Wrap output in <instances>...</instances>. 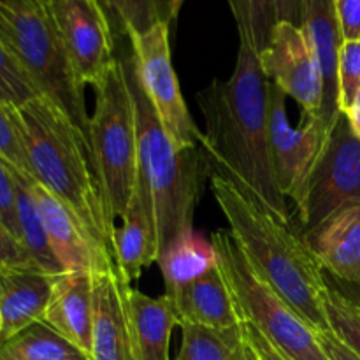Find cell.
Listing matches in <instances>:
<instances>
[{
  "instance_id": "obj_42",
  "label": "cell",
  "mask_w": 360,
  "mask_h": 360,
  "mask_svg": "<svg viewBox=\"0 0 360 360\" xmlns=\"http://www.w3.org/2000/svg\"><path fill=\"white\" fill-rule=\"evenodd\" d=\"M0 330H2V315H0Z\"/></svg>"
},
{
  "instance_id": "obj_11",
  "label": "cell",
  "mask_w": 360,
  "mask_h": 360,
  "mask_svg": "<svg viewBox=\"0 0 360 360\" xmlns=\"http://www.w3.org/2000/svg\"><path fill=\"white\" fill-rule=\"evenodd\" d=\"M259 56L271 83L299 102L302 118H320L323 77L304 28L280 21L271 42Z\"/></svg>"
},
{
  "instance_id": "obj_25",
  "label": "cell",
  "mask_w": 360,
  "mask_h": 360,
  "mask_svg": "<svg viewBox=\"0 0 360 360\" xmlns=\"http://www.w3.org/2000/svg\"><path fill=\"white\" fill-rule=\"evenodd\" d=\"M181 348L174 360H232L243 345L241 323L234 329H211L179 322Z\"/></svg>"
},
{
  "instance_id": "obj_24",
  "label": "cell",
  "mask_w": 360,
  "mask_h": 360,
  "mask_svg": "<svg viewBox=\"0 0 360 360\" xmlns=\"http://www.w3.org/2000/svg\"><path fill=\"white\" fill-rule=\"evenodd\" d=\"M0 360H86L58 333L37 322L0 343Z\"/></svg>"
},
{
  "instance_id": "obj_10",
  "label": "cell",
  "mask_w": 360,
  "mask_h": 360,
  "mask_svg": "<svg viewBox=\"0 0 360 360\" xmlns=\"http://www.w3.org/2000/svg\"><path fill=\"white\" fill-rule=\"evenodd\" d=\"M48 6L77 79L97 88L118 60L105 7L101 0H48Z\"/></svg>"
},
{
  "instance_id": "obj_8",
  "label": "cell",
  "mask_w": 360,
  "mask_h": 360,
  "mask_svg": "<svg viewBox=\"0 0 360 360\" xmlns=\"http://www.w3.org/2000/svg\"><path fill=\"white\" fill-rule=\"evenodd\" d=\"M360 204V139L341 112L297 199L301 236L306 238L333 214Z\"/></svg>"
},
{
  "instance_id": "obj_40",
  "label": "cell",
  "mask_w": 360,
  "mask_h": 360,
  "mask_svg": "<svg viewBox=\"0 0 360 360\" xmlns=\"http://www.w3.org/2000/svg\"><path fill=\"white\" fill-rule=\"evenodd\" d=\"M171 2V9H172V16H174V20L178 18V13L181 11V6L185 4V0H169Z\"/></svg>"
},
{
  "instance_id": "obj_1",
  "label": "cell",
  "mask_w": 360,
  "mask_h": 360,
  "mask_svg": "<svg viewBox=\"0 0 360 360\" xmlns=\"http://www.w3.org/2000/svg\"><path fill=\"white\" fill-rule=\"evenodd\" d=\"M271 81L260 56L239 41L238 62L231 77L213 81L197 94L204 116L202 146L211 162L266 210L290 224L287 199L274 174L269 139Z\"/></svg>"
},
{
  "instance_id": "obj_4",
  "label": "cell",
  "mask_w": 360,
  "mask_h": 360,
  "mask_svg": "<svg viewBox=\"0 0 360 360\" xmlns=\"http://www.w3.org/2000/svg\"><path fill=\"white\" fill-rule=\"evenodd\" d=\"M132 95L139 146L136 188L155 221L157 262L169 246L193 231V217L210 174V155L204 146L178 148L169 137L137 76L132 46L118 55Z\"/></svg>"
},
{
  "instance_id": "obj_38",
  "label": "cell",
  "mask_w": 360,
  "mask_h": 360,
  "mask_svg": "<svg viewBox=\"0 0 360 360\" xmlns=\"http://www.w3.org/2000/svg\"><path fill=\"white\" fill-rule=\"evenodd\" d=\"M327 276H329V274H327ZM330 280H333V283L336 285L350 301H354L360 308V281H357V283H341V281H336L334 278H330Z\"/></svg>"
},
{
  "instance_id": "obj_3",
  "label": "cell",
  "mask_w": 360,
  "mask_h": 360,
  "mask_svg": "<svg viewBox=\"0 0 360 360\" xmlns=\"http://www.w3.org/2000/svg\"><path fill=\"white\" fill-rule=\"evenodd\" d=\"M211 190L246 259L257 273L315 330H329L326 273L308 243L221 171L211 174Z\"/></svg>"
},
{
  "instance_id": "obj_31",
  "label": "cell",
  "mask_w": 360,
  "mask_h": 360,
  "mask_svg": "<svg viewBox=\"0 0 360 360\" xmlns=\"http://www.w3.org/2000/svg\"><path fill=\"white\" fill-rule=\"evenodd\" d=\"M0 157L7 162L9 167L20 174L30 176V165H28L27 151H25L23 141H21L20 130L13 118L9 105L0 101Z\"/></svg>"
},
{
  "instance_id": "obj_12",
  "label": "cell",
  "mask_w": 360,
  "mask_h": 360,
  "mask_svg": "<svg viewBox=\"0 0 360 360\" xmlns=\"http://www.w3.org/2000/svg\"><path fill=\"white\" fill-rule=\"evenodd\" d=\"M287 95L271 83L269 91V139L274 174L281 193L294 202L319 160L327 141V130L320 118H302L301 127L292 129L285 108Z\"/></svg>"
},
{
  "instance_id": "obj_39",
  "label": "cell",
  "mask_w": 360,
  "mask_h": 360,
  "mask_svg": "<svg viewBox=\"0 0 360 360\" xmlns=\"http://www.w3.org/2000/svg\"><path fill=\"white\" fill-rule=\"evenodd\" d=\"M232 360H259V357H257L255 352L252 350V347H250V345L245 341V338H243L241 348H239L238 354H236V357Z\"/></svg>"
},
{
  "instance_id": "obj_27",
  "label": "cell",
  "mask_w": 360,
  "mask_h": 360,
  "mask_svg": "<svg viewBox=\"0 0 360 360\" xmlns=\"http://www.w3.org/2000/svg\"><path fill=\"white\" fill-rule=\"evenodd\" d=\"M326 316L329 330L360 359V308L326 274Z\"/></svg>"
},
{
  "instance_id": "obj_33",
  "label": "cell",
  "mask_w": 360,
  "mask_h": 360,
  "mask_svg": "<svg viewBox=\"0 0 360 360\" xmlns=\"http://www.w3.org/2000/svg\"><path fill=\"white\" fill-rule=\"evenodd\" d=\"M0 266L39 269L34 260H32V257L28 255L27 250H25V246L14 238L13 232L2 221H0Z\"/></svg>"
},
{
  "instance_id": "obj_16",
  "label": "cell",
  "mask_w": 360,
  "mask_h": 360,
  "mask_svg": "<svg viewBox=\"0 0 360 360\" xmlns=\"http://www.w3.org/2000/svg\"><path fill=\"white\" fill-rule=\"evenodd\" d=\"M302 28L311 42L323 77V104L320 118L327 134H330L341 115L338 65H340V49L345 41L338 18L336 0H308Z\"/></svg>"
},
{
  "instance_id": "obj_35",
  "label": "cell",
  "mask_w": 360,
  "mask_h": 360,
  "mask_svg": "<svg viewBox=\"0 0 360 360\" xmlns=\"http://www.w3.org/2000/svg\"><path fill=\"white\" fill-rule=\"evenodd\" d=\"M306 7L308 0H276L278 20L302 28L306 20Z\"/></svg>"
},
{
  "instance_id": "obj_5",
  "label": "cell",
  "mask_w": 360,
  "mask_h": 360,
  "mask_svg": "<svg viewBox=\"0 0 360 360\" xmlns=\"http://www.w3.org/2000/svg\"><path fill=\"white\" fill-rule=\"evenodd\" d=\"M2 41L39 95L58 105L90 139L84 86L77 79L48 0H0Z\"/></svg>"
},
{
  "instance_id": "obj_41",
  "label": "cell",
  "mask_w": 360,
  "mask_h": 360,
  "mask_svg": "<svg viewBox=\"0 0 360 360\" xmlns=\"http://www.w3.org/2000/svg\"><path fill=\"white\" fill-rule=\"evenodd\" d=\"M2 30H4V28H2V18H0V39H2Z\"/></svg>"
},
{
  "instance_id": "obj_21",
  "label": "cell",
  "mask_w": 360,
  "mask_h": 360,
  "mask_svg": "<svg viewBox=\"0 0 360 360\" xmlns=\"http://www.w3.org/2000/svg\"><path fill=\"white\" fill-rule=\"evenodd\" d=\"M122 220V229L116 231L115 257L120 273L132 283L146 267L157 262L155 221L137 188H134Z\"/></svg>"
},
{
  "instance_id": "obj_23",
  "label": "cell",
  "mask_w": 360,
  "mask_h": 360,
  "mask_svg": "<svg viewBox=\"0 0 360 360\" xmlns=\"http://www.w3.org/2000/svg\"><path fill=\"white\" fill-rule=\"evenodd\" d=\"M14 178H16L18 188V224H20L21 245L25 246L28 255L41 271L53 274V276L65 273L49 245L44 220H42L41 210L30 192L28 178L16 171H14Z\"/></svg>"
},
{
  "instance_id": "obj_32",
  "label": "cell",
  "mask_w": 360,
  "mask_h": 360,
  "mask_svg": "<svg viewBox=\"0 0 360 360\" xmlns=\"http://www.w3.org/2000/svg\"><path fill=\"white\" fill-rule=\"evenodd\" d=\"M0 221L20 239V224H18V188L13 167L0 157Z\"/></svg>"
},
{
  "instance_id": "obj_17",
  "label": "cell",
  "mask_w": 360,
  "mask_h": 360,
  "mask_svg": "<svg viewBox=\"0 0 360 360\" xmlns=\"http://www.w3.org/2000/svg\"><path fill=\"white\" fill-rule=\"evenodd\" d=\"M53 274L34 267L0 266V343L42 322L53 290Z\"/></svg>"
},
{
  "instance_id": "obj_2",
  "label": "cell",
  "mask_w": 360,
  "mask_h": 360,
  "mask_svg": "<svg viewBox=\"0 0 360 360\" xmlns=\"http://www.w3.org/2000/svg\"><path fill=\"white\" fill-rule=\"evenodd\" d=\"M32 179L65 204L105 255L115 257L116 221L98 179L90 139L51 101L35 97L11 108Z\"/></svg>"
},
{
  "instance_id": "obj_22",
  "label": "cell",
  "mask_w": 360,
  "mask_h": 360,
  "mask_svg": "<svg viewBox=\"0 0 360 360\" xmlns=\"http://www.w3.org/2000/svg\"><path fill=\"white\" fill-rule=\"evenodd\" d=\"M165 281V294L172 295L183 285L197 280L217 266L213 243L192 231L176 239L158 260Z\"/></svg>"
},
{
  "instance_id": "obj_14",
  "label": "cell",
  "mask_w": 360,
  "mask_h": 360,
  "mask_svg": "<svg viewBox=\"0 0 360 360\" xmlns=\"http://www.w3.org/2000/svg\"><path fill=\"white\" fill-rule=\"evenodd\" d=\"M28 186L41 210L49 245L63 271L98 273L118 266L112 257L105 255L97 248L79 218L65 204L60 202L35 179L28 178Z\"/></svg>"
},
{
  "instance_id": "obj_43",
  "label": "cell",
  "mask_w": 360,
  "mask_h": 360,
  "mask_svg": "<svg viewBox=\"0 0 360 360\" xmlns=\"http://www.w3.org/2000/svg\"><path fill=\"white\" fill-rule=\"evenodd\" d=\"M259 360H260V359H259Z\"/></svg>"
},
{
  "instance_id": "obj_37",
  "label": "cell",
  "mask_w": 360,
  "mask_h": 360,
  "mask_svg": "<svg viewBox=\"0 0 360 360\" xmlns=\"http://www.w3.org/2000/svg\"><path fill=\"white\" fill-rule=\"evenodd\" d=\"M345 115H347L348 123H350V127H352V130H354V134L360 139V90H359L357 97H355L354 104L350 105V109H348V111L345 112Z\"/></svg>"
},
{
  "instance_id": "obj_28",
  "label": "cell",
  "mask_w": 360,
  "mask_h": 360,
  "mask_svg": "<svg viewBox=\"0 0 360 360\" xmlns=\"http://www.w3.org/2000/svg\"><path fill=\"white\" fill-rule=\"evenodd\" d=\"M118 18L125 34H144L158 23L174 20L169 0H101Z\"/></svg>"
},
{
  "instance_id": "obj_29",
  "label": "cell",
  "mask_w": 360,
  "mask_h": 360,
  "mask_svg": "<svg viewBox=\"0 0 360 360\" xmlns=\"http://www.w3.org/2000/svg\"><path fill=\"white\" fill-rule=\"evenodd\" d=\"M35 97H41L37 88L13 51L0 39V101L9 108H20Z\"/></svg>"
},
{
  "instance_id": "obj_6",
  "label": "cell",
  "mask_w": 360,
  "mask_h": 360,
  "mask_svg": "<svg viewBox=\"0 0 360 360\" xmlns=\"http://www.w3.org/2000/svg\"><path fill=\"white\" fill-rule=\"evenodd\" d=\"M211 243L239 320L255 327L287 360H329L319 330L257 273L229 229L214 232Z\"/></svg>"
},
{
  "instance_id": "obj_30",
  "label": "cell",
  "mask_w": 360,
  "mask_h": 360,
  "mask_svg": "<svg viewBox=\"0 0 360 360\" xmlns=\"http://www.w3.org/2000/svg\"><path fill=\"white\" fill-rule=\"evenodd\" d=\"M338 81H340L341 112H347L360 90V39L343 41L341 44Z\"/></svg>"
},
{
  "instance_id": "obj_13",
  "label": "cell",
  "mask_w": 360,
  "mask_h": 360,
  "mask_svg": "<svg viewBox=\"0 0 360 360\" xmlns=\"http://www.w3.org/2000/svg\"><path fill=\"white\" fill-rule=\"evenodd\" d=\"M130 281L118 266L94 273L90 360H137L129 311Z\"/></svg>"
},
{
  "instance_id": "obj_20",
  "label": "cell",
  "mask_w": 360,
  "mask_h": 360,
  "mask_svg": "<svg viewBox=\"0 0 360 360\" xmlns=\"http://www.w3.org/2000/svg\"><path fill=\"white\" fill-rule=\"evenodd\" d=\"M129 311L137 360H171V336L178 326L172 299L165 294L150 297L130 285Z\"/></svg>"
},
{
  "instance_id": "obj_7",
  "label": "cell",
  "mask_w": 360,
  "mask_h": 360,
  "mask_svg": "<svg viewBox=\"0 0 360 360\" xmlns=\"http://www.w3.org/2000/svg\"><path fill=\"white\" fill-rule=\"evenodd\" d=\"M90 144L115 221L125 217L139 174L136 111L120 58L95 88Z\"/></svg>"
},
{
  "instance_id": "obj_9",
  "label": "cell",
  "mask_w": 360,
  "mask_h": 360,
  "mask_svg": "<svg viewBox=\"0 0 360 360\" xmlns=\"http://www.w3.org/2000/svg\"><path fill=\"white\" fill-rule=\"evenodd\" d=\"M125 35L132 46L144 94L153 104L165 132L178 148L202 146V130L190 116L172 67L169 23L155 25L144 34Z\"/></svg>"
},
{
  "instance_id": "obj_36",
  "label": "cell",
  "mask_w": 360,
  "mask_h": 360,
  "mask_svg": "<svg viewBox=\"0 0 360 360\" xmlns=\"http://www.w3.org/2000/svg\"><path fill=\"white\" fill-rule=\"evenodd\" d=\"M319 340L329 360H360L330 330H319Z\"/></svg>"
},
{
  "instance_id": "obj_34",
  "label": "cell",
  "mask_w": 360,
  "mask_h": 360,
  "mask_svg": "<svg viewBox=\"0 0 360 360\" xmlns=\"http://www.w3.org/2000/svg\"><path fill=\"white\" fill-rule=\"evenodd\" d=\"M338 18L345 41L360 39V0H336Z\"/></svg>"
},
{
  "instance_id": "obj_19",
  "label": "cell",
  "mask_w": 360,
  "mask_h": 360,
  "mask_svg": "<svg viewBox=\"0 0 360 360\" xmlns=\"http://www.w3.org/2000/svg\"><path fill=\"white\" fill-rule=\"evenodd\" d=\"M169 297L174 302L178 323L190 322L221 330L234 329L241 323L218 264Z\"/></svg>"
},
{
  "instance_id": "obj_26",
  "label": "cell",
  "mask_w": 360,
  "mask_h": 360,
  "mask_svg": "<svg viewBox=\"0 0 360 360\" xmlns=\"http://www.w3.org/2000/svg\"><path fill=\"white\" fill-rule=\"evenodd\" d=\"M236 25H238L239 41H245L262 53L271 42L278 20L276 0H227Z\"/></svg>"
},
{
  "instance_id": "obj_18",
  "label": "cell",
  "mask_w": 360,
  "mask_h": 360,
  "mask_svg": "<svg viewBox=\"0 0 360 360\" xmlns=\"http://www.w3.org/2000/svg\"><path fill=\"white\" fill-rule=\"evenodd\" d=\"M304 241L323 273L341 283L360 281V204L333 214Z\"/></svg>"
},
{
  "instance_id": "obj_15",
  "label": "cell",
  "mask_w": 360,
  "mask_h": 360,
  "mask_svg": "<svg viewBox=\"0 0 360 360\" xmlns=\"http://www.w3.org/2000/svg\"><path fill=\"white\" fill-rule=\"evenodd\" d=\"M42 322L90 360L94 333V273L65 271L56 274Z\"/></svg>"
}]
</instances>
